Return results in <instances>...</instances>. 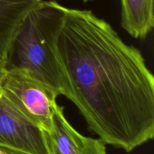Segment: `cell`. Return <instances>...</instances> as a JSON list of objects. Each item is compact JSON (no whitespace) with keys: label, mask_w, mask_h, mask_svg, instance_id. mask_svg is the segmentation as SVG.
I'll return each instance as SVG.
<instances>
[{"label":"cell","mask_w":154,"mask_h":154,"mask_svg":"<svg viewBox=\"0 0 154 154\" xmlns=\"http://www.w3.org/2000/svg\"><path fill=\"white\" fill-rule=\"evenodd\" d=\"M6 99L27 119L45 132L51 129L59 93L23 71L11 69L0 84Z\"/></svg>","instance_id":"obj_3"},{"label":"cell","mask_w":154,"mask_h":154,"mask_svg":"<svg viewBox=\"0 0 154 154\" xmlns=\"http://www.w3.org/2000/svg\"><path fill=\"white\" fill-rule=\"evenodd\" d=\"M57 53L90 132L127 153L153 139L154 77L139 50L91 11L66 8Z\"/></svg>","instance_id":"obj_1"},{"label":"cell","mask_w":154,"mask_h":154,"mask_svg":"<svg viewBox=\"0 0 154 154\" xmlns=\"http://www.w3.org/2000/svg\"><path fill=\"white\" fill-rule=\"evenodd\" d=\"M0 151L2 154H28L19 150H12V149L5 148V147H0Z\"/></svg>","instance_id":"obj_8"},{"label":"cell","mask_w":154,"mask_h":154,"mask_svg":"<svg viewBox=\"0 0 154 154\" xmlns=\"http://www.w3.org/2000/svg\"><path fill=\"white\" fill-rule=\"evenodd\" d=\"M83 2H90V1H93V0H82Z\"/></svg>","instance_id":"obj_10"},{"label":"cell","mask_w":154,"mask_h":154,"mask_svg":"<svg viewBox=\"0 0 154 154\" xmlns=\"http://www.w3.org/2000/svg\"><path fill=\"white\" fill-rule=\"evenodd\" d=\"M66 14V7L57 2L42 0L20 26L5 63L6 70L23 71L64 96L66 83L57 43Z\"/></svg>","instance_id":"obj_2"},{"label":"cell","mask_w":154,"mask_h":154,"mask_svg":"<svg viewBox=\"0 0 154 154\" xmlns=\"http://www.w3.org/2000/svg\"><path fill=\"white\" fill-rule=\"evenodd\" d=\"M0 147L49 154L45 131L23 115L0 90Z\"/></svg>","instance_id":"obj_4"},{"label":"cell","mask_w":154,"mask_h":154,"mask_svg":"<svg viewBox=\"0 0 154 154\" xmlns=\"http://www.w3.org/2000/svg\"><path fill=\"white\" fill-rule=\"evenodd\" d=\"M153 2L121 0V26L135 38H146L153 29Z\"/></svg>","instance_id":"obj_7"},{"label":"cell","mask_w":154,"mask_h":154,"mask_svg":"<svg viewBox=\"0 0 154 154\" xmlns=\"http://www.w3.org/2000/svg\"><path fill=\"white\" fill-rule=\"evenodd\" d=\"M42 0H0V63H5L8 51L26 15Z\"/></svg>","instance_id":"obj_6"},{"label":"cell","mask_w":154,"mask_h":154,"mask_svg":"<svg viewBox=\"0 0 154 154\" xmlns=\"http://www.w3.org/2000/svg\"><path fill=\"white\" fill-rule=\"evenodd\" d=\"M0 154H2V153H1V151H0Z\"/></svg>","instance_id":"obj_11"},{"label":"cell","mask_w":154,"mask_h":154,"mask_svg":"<svg viewBox=\"0 0 154 154\" xmlns=\"http://www.w3.org/2000/svg\"><path fill=\"white\" fill-rule=\"evenodd\" d=\"M6 69L5 66V63H0V84H1L3 78H4L5 75L6 73Z\"/></svg>","instance_id":"obj_9"},{"label":"cell","mask_w":154,"mask_h":154,"mask_svg":"<svg viewBox=\"0 0 154 154\" xmlns=\"http://www.w3.org/2000/svg\"><path fill=\"white\" fill-rule=\"evenodd\" d=\"M45 134L49 154H108L100 138L84 136L71 126L64 108L58 104L54 109L52 128Z\"/></svg>","instance_id":"obj_5"}]
</instances>
